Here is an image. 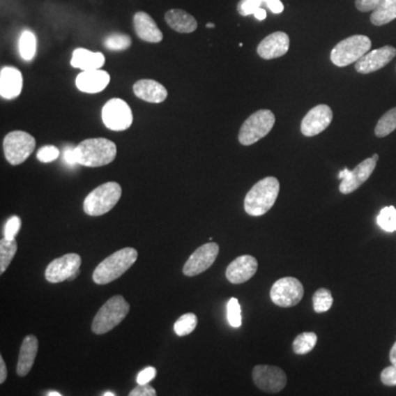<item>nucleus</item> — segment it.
I'll return each mask as SVG.
<instances>
[{
    "label": "nucleus",
    "instance_id": "obj_36",
    "mask_svg": "<svg viewBox=\"0 0 396 396\" xmlns=\"http://www.w3.org/2000/svg\"><path fill=\"white\" fill-rule=\"evenodd\" d=\"M227 319L230 326L234 328H239L243 323L241 318V307H240L239 300L236 297L230 298L227 304Z\"/></svg>",
    "mask_w": 396,
    "mask_h": 396
},
{
    "label": "nucleus",
    "instance_id": "obj_1",
    "mask_svg": "<svg viewBox=\"0 0 396 396\" xmlns=\"http://www.w3.org/2000/svg\"><path fill=\"white\" fill-rule=\"evenodd\" d=\"M280 193V182L273 176L262 178L252 186L245 198V211L253 217L264 216L273 207Z\"/></svg>",
    "mask_w": 396,
    "mask_h": 396
},
{
    "label": "nucleus",
    "instance_id": "obj_28",
    "mask_svg": "<svg viewBox=\"0 0 396 396\" xmlns=\"http://www.w3.org/2000/svg\"><path fill=\"white\" fill-rule=\"evenodd\" d=\"M19 51H20L21 58L24 61L33 60L34 55L37 52V39L33 32L26 30L21 34L19 40Z\"/></svg>",
    "mask_w": 396,
    "mask_h": 396
},
{
    "label": "nucleus",
    "instance_id": "obj_37",
    "mask_svg": "<svg viewBox=\"0 0 396 396\" xmlns=\"http://www.w3.org/2000/svg\"><path fill=\"white\" fill-rule=\"evenodd\" d=\"M60 155V150L54 146H42L38 151L37 158L42 163H50L55 161Z\"/></svg>",
    "mask_w": 396,
    "mask_h": 396
},
{
    "label": "nucleus",
    "instance_id": "obj_27",
    "mask_svg": "<svg viewBox=\"0 0 396 396\" xmlns=\"http://www.w3.org/2000/svg\"><path fill=\"white\" fill-rule=\"evenodd\" d=\"M396 19V0H386L383 5L372 11L370 20L374 26H380L390 24Z\"/></svg>",
    "mask_w": 396,
    "mask_h": 396
},
{
    "label": "nucleus",
    "instance_id": "obj_34",
    "mask_svg": "<svg viewBox=\"0 0 396 396\" xmlns=\"http://www.w3.org/2000/svg\"><path fill=\"white\" fill-rule=\"evenodd\" d=\"M376 222L384 231H396V208L394 206L384 207L381 209L376 217Z\"/></svg>",
    "mask_w": 396,
    "mask_h": 396
},
{
    "label": "nucleus",
    "instance_id": "obj_45",
    "mask_svg": "<svg viewBox=\"0 0 396 396\" xmlns=\"http://www.w3.org/2000/svg\"><path fill=\"white\" fill-rule=\"evenodd\" d=\"M253 16H254V18H256L257 20L259 21L266 20V9L264 8L259 9V10H257L256 13H253Z\"/></svg>",
    "mask_w": 396,
    "mask_h": 396
},
{
    "label": "nucleus",
    "instance_id": "obj_46",
    "mask_svg": "<svg viewBox=\"0 0 396 396\" xmlns=\"http://www.w3.org/2000/svg\"><path fill=\"white\" fill-rule=\"evenodd\" d=\"M390 361L392 365H396V342L392 346L391 352H390Z\"/></svg>",
    "mask_w": 396,
    "mask_h": 396
},
{
    "label": "nucleus",
    "instance_id": "obj_8",
    "mask_svg": "<svg viewBox=\"0 0 396 396\" xmlns=\"http://www.w3.org/2000/svg\"><path fill=\"white\" fill-rule=\"evenodd\" d=\"M36 148V139L24 131H13L3 139V152L11 165L24 163Z\"/></svg>",
    "mask_w": 396,
    "mask_h": 396
},
{
    "label": "nucleus",
    "instance_id": "obj_16",
    "mask_svg": "<svg viewBox=\"0 0 396 396\" xmlns=\"http://www.w3.org/2000/svg\"><path fill=\"white\" fill-rule=\"evenodd\" d=\"M396 56V49L392 45H386L373 50L363 55L355 64L356 70L360 74H370L386 68Z\"/></svg>",
    "mask_w": 396,
    "mask_h": 396
},
{
    "label": "nucleus",
    "instance_id": "obj_43",
    "mask_svg": "<svg viewBox=\"0 0 396 396\" xmlns=\"http://www.w3.org/2000/svg\"><path fill=\"white\" fill-rule=\"evenodd\" d=\"M64 161H66L68 165H70V167L79 165L77 160H76L75 148H70V146L66 148V151H64Z\"/></svg>",
    "mask_w": 396,
    "mask_h": 396
},
{
    "label": "nucleus",
    "instance_id": "obj_39",
    "mask_svg": "<svg viewBox=\"0 0 396 396\" xmlns=\"http://www.w3.org/2000/svg\"><path fill=\"white\" fill-rule=\"evenodd\" d=\"M386 1V0H356V7L361 13H367L376 10Z\"/></svg>",
    "mask_w": 396,
    "mask_h": 396
},
{
    "label": "nucleus",
    "instance_id": "obj_18",
    "mask_svg": "<svg viewBox=\"0 0 396 396\" xmlns=\"http://www.w3.org/2000/svg\"><path fill=\"white\" fill-rule=\"evenodd\" d=\"M258 271V261L252 256H241L232 261L226 270V277L232 284H243Z\"/></svg>",
    "mask_w": 396,
    "mask_h": 396
},
{
    "label": "nucleus",
    "instance_id": "obj_7",
    "mask_svg": "<svg viewBox=\"0 0 396 396\" xmlns=\"http://www.w3.org/2000/svg\"><path fill=\"white\" fill-rule=\"evenodd\" d=\"M275 125V116L268 109L254 112L245 120L240 128L238 139L243 146H252L268 136Z\"/></svg>",
    "mask_w": 396,
    "mask_h": 396
},
{
    "label": "nucleus",
    "instance_id": "obj_10",
    "mask_svg": "<svg viewBox=\"0 0 396 396\" xmlns=\"http://www.w3.org/2000/svg\"><path fill=\"white\" fill-rule=\"evenodd\" d=\"M303 296L304 287L296 277H282L270 291L272 302L280 307H293L302 300Z\"/></svg>",
    "mask_w": 396,
    "mask_h": 396
},
{
    "label": "nucleus",
    "instance_id": "obj_14",
    "mask_svg": "<svg viewBox=\"0 0 396 396\" xmlns=\"http://www.w3.org/2000/svg\"><path fill=\"white\" fill-rule=\"evenodd\" d=\"M219 253L217 243H208L201 245L194 251L183 266V273L186 277H195L206 271L216 261Z\"/></svg>",
    "mask_w": 396,
    "mask_h": 396
},
{
    "label": "nucleus",
    "instance_id": "obj_17",
    "mask_svg": "<svg viewBox=\"0 0 396 396\" xmlns=\"http://www.w3.org/2000/svg\"><path fill=\"white\" fill-rule=\"evenodd\" d=\"M289 49V36L285 32L277 31L264 38L258 45L257 52L264 60H273L287 54Z\"/></svg>",
    "mask_w": 396,
    "mask_h": 396
},
{
    "label": "nucleus",
    "instance_id": "obj_15",
    "mask_svg": "<svg viewBox=\"0 0 396 396\" xmlns=\"http://www.w3.org/2000/svg\"><path fill=\"white\" fill-rule=\"evenodd\" d=\"M333 117V110L328 105H317L303 118L300 131L305 137L317 136L328 128Z\"/></svg>",
    "mask_w": 396,
    "mask_h": 396
},
{
    "label": "nucleus",
    "instance_id": "obj_33",
    "mask_svg": "<svg viewBox=\"0 0 396 396\" xmlns=\"http://www.w3.org/2000/svg\"><path fill=\"white\" fill-rule=\"evenodd\" d=\"M197 326V316L193 313H188L181 316L174 323L175 334L180 337L188 336L195 330Z\"/></svg>",
    "mask_w": 396,
    "mask_h": 396
},
{
    "label": "nucleus",
    "instance_id": "obj_40",
    "mask_svg": "<svg viewBox=\"0 0 396 396\" xmlns=\"http://www.w3.org/2000/svg\"><path fill=\"white\" fill-rule=\"evenodd\" d=\"M381 381L386 386H396V365H392L381 372Z\"/></svg>",
    "mask_w": 396,
    "mask_h": 396
},
{
    "label": "nucleus",
    "instance_id": "obj_19",
    "mask_svg": "<svg viewBox=\"0 0 396 396\" xmlns=\"http://www.w3.org/2000/svg\"><path fill=\"white\" fill-rule=\"evenodd\" d=\"M110 82V75L99 68V70H82L76 77V87L79 91L87 94H96L99 91H104L108 86Z\"/></svg>",
    "mask_w": 396,
    "mask_h": 396
},
{
    "label": "nucleus",
    "instance_id": "obj_4",
    "mask_svg": "<svg viewBox=\"0 0 396 396\" xmlns=\"http://www.w3.org/2000/svg\"><path fill=\"white\" fill-rule=\"evenodd\" d=\"M130 305L121 295H115L105 303L91 323V330L96 335H104L117 327L127 317Z\"/></svg>",
    "mask_w": 396,
    "mask_h": 396
},
{
    "label": "nucleus",
    "instance_id": "obj_41",
    "mask_svg": "<svg viewBox=\"0 0 396 396\" xmlns=\"http://www.w3.org/2000/svg\"><path fill=\"white\" fill-rule=\"evenodd\" d=\"M157 376V369L153 367H148L141 371L137 376V383L148 384Z\"/></svg>",
    "mask_w": 396,
    "mask_h": 396
},
{
    "label": "nucleus",
    "instance_id": "obj_24",
    "mask_svg": "<svg viewBox=\"0 0 396 396\" xmlns=\"http://www.w3.org/2000/svg\"><path fill=\"white\" fill-rule=\"evenodd\" d=\"M165 22L178 33H192L197 29V21L182 9H172L165 13Z\"/></svg>",
    "mask_w": 396,
    "mask_h": 396
},
{
    "label": "nucleus",
    "instance_id": "obj_9",
    "mask_svg": "<svg viewBox=\"0 0 396 396\" xmlns=\"http://www.w3.org/2000/svg\"><path fill=\"white\" fill-rule=\"evenodd\" d=\"M102 119L104 125L110 130L125 131L132 125V110L123 99L112 98L104 105Z\"/></svg>",
    "mask_w": 396,
    "mask_h": 396
},
{
    "label": "nucleus",
    "instance_id": "obj_12",
    "mask_svg": "<svg viewBox=\"0 0 396 396\" xmlns=\"http://www.w3.org/2000/svg\"><path fill=\"white\" fill-rule=\"evenodd\" d=\"M82 258L77 253H68L61 258L55 259L45 270V279L50 283L56 284L66 280L75 279L79 273Z\"/></svg>",
    "mask_w": 396,
    "mask_h": 396
},
{
    "label": "nucleus",
    "instance_id": "obj_5",
    "mask_svg": "<svg viewBox=\"0 0 396 396\" xmlns=\"http://www.w3.org/2000/svg\"><path fill=\"white\" fill-rule=\"evenodd\" d=\"M121 194L123 190L118 183H105L86 196L83 204L84 211L93 217L107 214L117 205Z\"/></svg>",
    "mask_w": 396,
    "mask_h": 396
},
{
    "label": "nucleus",
    "instance_id": "obj_29",
    "mask_svg": "<svg viewBox=\"0 0 396 396\" xmlns=\"http://www.w3.org/2000/svg\"><path fill=\"white\" fill-rule=\"evenodd\" d=\"M17 245L16 239L7 240L6 238L0 241V273H5L6 270L10 266L13 257L16 256Z\"/></svg>",
    "mask_w": 396,
    "mask_h": 396
},
{
    "label": "nucleus",
    "instance_id": "obj_48",
    "mask_svg": "<svg viewBox=\"0 0 396 396\" xmlns=\"http://www.w3.org/2000/svg\"><path fill=\"white\" fill-rule=\"evenodd\" d=\"M104 396H115V393H112V392H106V393L102 394Z\"/></svg>",
    "mask_w": 396,
    "mask_h": 396
},
{
    "label": "nucleus",
    "instance_id": "obj_22",
    "mask_svg": "<svg viewBox=\"0 0 396 396\" xmlns=\"http://www.w3.org/2000/svg\"><path fill=\"white\" fill-rule=\"evenodd\" d=\"M133 93L138 98L152 104L165 102L167 91L162 84L154 79H140L133 85Z\"/></svg>",
    "mask_w": 396,
    "mask_h": 396
},
{
    "label": "nucleus",
    "instance_id": "obj_31",
    "mask_svg": "<svg viewBox=\"0 0 396 396\" xmlns=\"http://www.w3.org/2000/svg\"><path fill=\"white\" fill-rule=\"evenodd\" d=\"M317 344V335L312 331L298 335L293 342V351L296 355H306L315 348Z\"/></svg>",
    "mask_w": 396,
    "mask_h": 396
},
{
    "label": "nucleus",
    "instance_id": "obj_44",
    "mask_svg": "<svg viewBox=\"0 0 396 396\" xmlns=\"http://www.w3.org/2000/svg\"><path fill=\"white\" fill-rule=\"evenodd\" d=\"M7 379V367L3 357H0V383H3Z\"/></svg>",
    "mask_w": 396,
    "mask_h": 396
},
{
    "label": "nucleus",
    "instance_id": "obj_26",
    "mask_svg": "<svg viewBox=\"0 0 396 396\" xmlns=\"http://www.w3.org/2000/svg\"><path fill=\"white\" fill-rule=\"evenodd\" d=\"M261 8L270 9L279 15L284 10V5L281 0H240L237 6L238 13L243 17L250 16Z\"/></svg>",
    "mask_w": 396,
    "mask_h": 396
},
{
    "label": "nucleus",
    "instance_id": "obj_42",
    "mask_svg": "<svg viewBox=\"0 0 396 396\" xmlns=\"http://www.w3.org/2000/svg\"><path fill=\"white\" fill-rule=\"evenodd\" d=\"M130 396H155L157 391L148 384H138L136 388L129 393Z\"/></svg>",
    "mask_w": 396,
    "mask_h": 396
},
{
    "label": "nucleus",
    "instance_id": "obj_23",
    "mask_svg": "<svg viewBox=\"0 0 396 396\" xmlns=\"http://www.w3.org/2000/svg\"><path fill=\"white\" fill-rule=\"evenodd\" d=\"M39 350V342L37 337L29 335L24 339L21 344L20 353H19L18 365H17V374L19 376H26L31 371L34 360L37 358Z\"/></svg>",
    "mask_w": 396,
    "mask_h": 396
},
{
    "label": "nucleus",
    "instance_id": "obj_2",
    "mask_svg": "<svg viewBox=\"0 0 396 396\" xmlns=\"http://www.w3.org/2000/svg\"><path fill=\"white\" fill-rule=\"evenodd\" d=\"M75 154L79 165L89 167H104L116 159L117 146L108 139H87L76 146Z\"/></svg>",
    "mask_w": 396,
    "mask_h": 396
},
{
    "label": "nucleus",
    "instance_id": "obj_6",
    "mask_svg": "<svg viewBox=\"0 0 396 396\" xmlns=\"http://www.w3.org/2000/svg\"><path fill=\"white\" fill-rule=\"evenodd\" d=\"M371 47L372 42L367 36H351L339 42L338 45L331 50V62L338 68H346L350 64L357 63L363 55L370 51Z\"/></svg>",
    "mask_w": 396,
    "mask_h": 396
},
{
    "label": "nucleus",
    "instance_id": "obj_38",
    "mask_svg": "<svg viewBox=\"0 0 396 396\" xmlns=\"http://www.w3.org/2000/svg\"><path fill=\"white\" fill-rule=\"evenodd\" d=\"M21 228V219L18 216H13L7 220L5 226V238L7 240H15Z\"/></svg>",
    "mask_w": 396,
    "mask_h": 396
},
{
    "label": "nucleus",
    "instance_id": "obj_35",
    "mask_svg": "<svg viewBox=\"0 0 396 396\" xmlns=\"http://www.w3.org/2000/svg\"><path fill=\"white\" fill-rule=\"evenodd\" d=\"M104 45L110 51H125L130 47L131 38L127 34H110L109 37L105 39Z\"/></svg>",
    "mask_w": 396,
    "mask_h": 396
},
{
    "label": "nucleus",
    "instance_id": "obj_30",
    "mask_svg": "<svg viewBox=\"0 0 396 396\" xmlns=\"http://www.w3.org/2000/svg\"><path fill=\"white\" fill-rule=\"evenodd\" d=\"M396 130V107L392 108L384 114L376 123L374 133L378 138H384Z\"/></svg>",
    "mask_w": 396,
    "mask_h": 396
},
{
    "label": "nucleus",
    "instance_id": "obj_13",
    "mask_svg": "<svg viewBox=\"0 0 396 396\" xmlns=\"http://www.w3.org/2000/svg\"><path fill=\"white\" fill-rule=\"evenodd\" d=\"M253 382L261 391L277 393L287 383V373L274 365H259L252 371Z\"/></svg>",
    "mask_w": 396,
    "mask_h": 396
},
{
    "label": "nucleus",
    "instance_id": "obj_49",
    "mask_svg": "<svg viewBox=\"0 0 396 396\" xmlns=\"http://www.w3.org/2000/svg\"><path fill=\"white\" fill-rule=\"evenodd\" d=\"M206 26H207V28H214L215 24H207Z\"/></svg>",
    "mask_w": 396,
    "mask_h": 396
},
{
    "label": "nucleus",
    "instance_id": "obj_25",
    "mask_svg": "<svg viewBox=\"0 0 396 396\" xmlns=\"http://www.w3.org/2000/svg\"><path fill=\"white\" fill-rule=\"evenodd\" d=\"M105 64V56L100 52H91L87 49H76L70 60V66L82 70H93L102 68Z\"/></svg>",
    "mask_w": 396,
    "mask_h": 396
},
{
    "label": "nucleus",
    "instance_id": "obj_47",
    "mask_svg": "<svg viewBox=\"0 0 396 396\" xmlns=\"http://www.w3.org/2000/svg\"><path fill=\"white\" fill-rule=\"evenodd\" d=\"M47 396H61V395H62V394H61L60 392L50 391V392H47Z\"/></svg>",
    "mask_w": 396,
    "mask_h": 396
},
{
    "label": "nucleus",
    "instance_id": "obj_32",
    "mask_svg": "<svg viewBox=\"0 0 396 396\" xmlns=\"http://www.w3.org/2000/svg\"><path fill=\"white\" fill-rule=\"evenodd\" d=\"M334 303V298L331 295L330 291L327 289H317L313 296V307L316 313H325L327 310H330Z\"/></svg>",
    "mask_w": 396,
    "mask_h": 396
},
{
    "label": "nucleus",
    "instance_id": "obj_3",
    "mask_svg": "<svg viewBox=\"0 0 396 396\" xmlns=\"http://www.w3.org/2000/svg\"><path fill=\"white\" fill-rule=\"evenodd\" d=\"M138 252L133 247H123L98 264L93 273V280L98 285L108 284L121 277L135 264Z\"/></svg>",
    "mask_w": 396,
    "mask_h": 396
},
{
    "label": "nucleus",
    "instance_id": "obj_11",
    "mask_svg": "<svg viewBox=\"0 0 396 396\" xmlns=\"http://www.w3.org/2000/svg\"><path fill=\"white\" fill-rule=\"evenodd\" d=\"M378 154H373L372 158L365 159L361 162L355 169H344L342 172L339 173V178L342 180L339 190L342 194H351L357 190L363 183L367 182L372 174L373 171L376 169V163H378Z\"/></svg>",
    "mask_w": 396,
    "mask_h": 396
},
{
    "label": "nucleus",
    "instance_id": "obj_20",
    "mask_svg": "<svg viewBox=\"0 0 396 396\" xmlns=\"http://www.w3.org/2000/svg\"><path fill=\"white\" fill-rule=\"evenodd\" d=\"M24 77L18 68L5 66L0 70V95L5 99H13L21 94Z\"/></svg>",
    "mask_w": 396,
    "mask_h": 396
},
{
    "label": "nucleus",
    "instance_id": "obj_21",
    "mask_svg": "<svg viewBox=\"0 0 396 396\" xmlns=\"http://www.w3.org/2000/svg\"><path fill=\"white\" fill-rule=\"evenodd\" d=\"M133 26L137 36L148 43H159L163 40V33L159 29L151 16L144 11H139L133 17Z\"/></svg>",
    "mask_w": 396,
    "mask_h": 396
}]
</instances>
